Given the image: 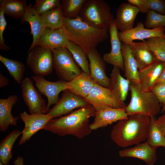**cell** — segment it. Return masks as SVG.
Wrapping results in <instances>:
<instances>
[{
	"label": "cell",
	"instance_id": "obj_1",
	"mask_svg": "<svg viewBox=\"0 0 165 165\" xmlns=\"http://www.w3.org/2000/svg\"><path fill=\"white\" fill-rule=\"evenodd\" d=\"M95 112L92 106L89 105L67 115L51 119L43 130L61 136L72 135L82 138L92 131L89 124V119L95 116Z\"/></svg>",
	"mask_w": 165,
	"mask_h": 165
},
{
	"label": "cell",
	"instance_id": "obj_2",
	"mask_svg": "<svg viewBox=\"0 0 165 165\" xmlns=\"http://www.w3.org/2000/svg\"><path fill=\"white\" fill-rule=\"evenodd\" d=\"M150 123L149 116L140 114L130 115L113 126L111 138L121 148L137 145L147 140Z\"/></svg>",
	"mask_w": 165,
	"mask_h": 165
},
{
	"label": "cell",
	"instance_id": "obj_3",
	"mask_svg": "<svg viewBox=\"0 0 165 165\" xmlns=\"http://www.w3.org/2000/svg\"><path fill=\"white\" fill-rule=\"evenodd\" d=\"M62 28L68 40L80 46L87 54L108 36V30L93 27L83 22L79 16L74 19L65 18Z\"/></svg>",
	"mask_w": 165,
	"mask_h": 165
},
{
	"label": "cell",
	"instance_id": "obj_4",
	"mask_svg": "<svg viewBox=\"0 0 165 165\" xmlns=\"http://www.w3.org/2000/svg\"><path fill=\"white\" fill-rule=\"evenodd\" d=\"M130 103L125 109L128 115L140 114L155 117L161 111L160 103L152 90L142 92L139 87L131 84Z\"/></svg>",
	"mask_w": 165,
	"mask_h": 165
},
{
	"label": "cell",
	"instance_id": "obj_5",
	"mask_svg": "<svg viewBox=\"0 0 165 165\" xmlns=\"http://www.w3.org/2000/svg\"><path fill=\"white\" fill-rule=\"evenodd\" d=\"M111 10L105 0H86L79 16L93 27L108 30L114 19Z\"/></svg>",
	"mask_w": 165,
	"mask_h": 165
},
{
	"label": "cell",
	"instance_id": "obj_6",
	"mask_svg": "<svg viewBox=\"0 0 165 165\" xmlns=\"http://www.w3.org/2000/svg\"><path fill=\"white\" fill-rule=\"evenodd\" d=\"M52 51L53 67L60 79L68 82L82 72L72 54L66 47L58 48Z\"/></svg>",
	"mask_w": 165,
	"mask_h": 165
},
{
	"label": "cell",
	"instance_id": "obj_7",
	"mask_svg": "<svg viewBox=\"0 0 165 165\" xmlns=\"http://www.w3.org/2000/svg\"><path fill=\"white\" fill-rule=\"evenodd\" d=\"M26 62L35 75L43 76L50 75L53 71L52 50L36 45L28 50Z\"/></svg>",
	"mask_w": 165,
	"mask_h": 165
},
{
	"label": "cell",
	"instance_id": "obj_8",
	"mask_svg": "<svg viewBox=\"0 0 165 165\" xmlns=\"http://www.w3.org/2000/svg\"><path fill=\"white\" fill-rule=\"evenodd\" d=\"M31 79L39 92L47 98L48 103L45 114L47 113L51 106L56 104L60 100L59 93L67 89V82L60 79L56 82L50 81L40 75H33Z\"/></svg>",
	"mask_w": 165,
	"mask_h": 165
},
{
	"label": "cell",
	"instance_id": "obj_9",
	"mask_svg": "<svg viewBox=\"0 0 165 165\" xmlns=\"http://www.w3.org/2000/svg\"><path fill=\"white\" fill-rule=\"evenodd\" d=\"M110 85L109 87L114 108H125L126 106L125 101L129 90L130 82L121 75L120 69L114 66L110 75Z\"/></svg>",
	"mask_w": 165,
	"mask_h": 165
},
{
	"label": "cell",
	"instance_id": "obj_10",
	"mask_svg": "<svg viewBox=\"0 0 165 165\" xmlns=\"http://www.w3.org/2000/svg\"><path fill=\"white\" fill-rule=\"evenodd\" d=\"M24 101L27 106L30 114H45L47 105L38 90L28 77L23 79L21 84Z\"/></svg>",
	"mask_w": 165,
	"mask_h": 165
},
{
	"label": "cell",
	"instance_id": "obj_11",
	"mask_svg": "<svg viewBox=\"0 0 165 165\" xmlns=\"http://www.w3.org/2000/svg\"><path fill=\"white\" fill-rule=\"evenodd\" d=\"M19 117L24 124L19 140V145L28 141L40 130L43 129L48 122L53 119L48 114H29L24 111L19 114Z\"/></svg>",
	"mask_w": 165,
	"mask_h": 165
},
{
	"label": "cell",
	"instance_id": "obj_12",
	"mask_svg": "<svg viewBox=\"0 0 165 165\" xmlns=\"http://www.w3.org/2000/svg\"><path fill=\"white\" fill-rule=\"evenodd\" d=\"M89 105L83 98L67 89L63 91L61 98L47 113L53 119L68 114L76 108Z\"/></svg>",
	"mask_w": 165,
	"mask_h": 165
},
{
	"label": "cell",
	"instance_id": "obj_13",
	"mask_svg": "<svg viewBox=\"0 0 165 165\" xmlns=\"http://www.w3.org/2000/svg\"><path fill=\"white\" fill-rule=\"evenodd\" d=\"M165 27L149 29L144 27L141 22L137 23L134 28L128 31L118 32L120 41L122 43L128 44L135 40L143 41L154 37L164 38Z\"/></svg>",
	"mask_w": 165,
	"mask_h": 165
},
{
	"label": "cell",
	"instance_id": "obj_14",
	"mask_svg": "<svg viewBox=\"0 0 165 165\" xmlns=\"http://www.w3.org/2000/svg\"><path fill=\"white\" fill-rule=\"evenodd\" d=\"M87 55L91 76L95 83L109 88L110 79L106 74L105 62L103 58L96 48L91 50Z\"/></svg>",
	"mask_w": 165,
	"mask_h": 165
},
{
	"label": "cell",
	"instance_id": "obj_15",
	"mask_svg": "<svg viewBox=\"0 0 165 165\" xmlns=\"http://www.w3.org/2000/svg\"><path fill=\"white\" fill-rule=\"evenodd\" d=\"M165 66V63L157 60L138 70L140 84L138 87L141 91L152 90Z\"/></svg>",
	"mask_w": 165,
	"mask_h": 165
},
{
	"label": "cell",
	"instance_id": "obj_16",
	"mask_svg": "<svg viewBox=\"0 0 165 165\" xmlns=\"http://www.w3.org/2000/svg\"><path fill=\"white\" fill-rule=\"evenodd\" d=\"M111 44V50L109 53H107L103 56L104 61L116 67L124 72V61L121 51L122 43L119 40L118 29L113 21L109 29Z\"/></svg>",
	"mask_w": 165,
	"mask_h": 165
},
{
	"label": "cell",
	"instance_id": "obj_17",
	"mask_svg": "<svg viewBox=\"0 0 165 165\" xmlns=\"http://www.w3.org/2000/svg\"><path fill=\"white\" fill-rule=\"evenodd\" d=\"M94 120L90 124L92 130L105 127L113 123L128 118L125 108H107L95 112Z\"/></svg>",
	"mask_w": 165,
	"mask_h": 165
},
{
	"label": "cell",
	"instance_id": "obj_18",
	"mask_svg": "<svg viewBox=\"0 0 165 165\" xmlns=\"http://www.w3.org/2000/svg\"><path fill=\"white\" fill-rule=\"evenodd\" d=\"M84 99L92 106L96 112L107 108H114L109 89L96 83Z\"/></svg>",
	"mask_w": 165,
	"mask_h": 165
},
{
	"label": "cell",
	"instance_id": "obj_19",
	"mask_svg": "<svg viewBox=\"0 0 165 165\" xmlns=\"http://www.w3.org/2000/svg\"><path fill=\"white\" fill-rule=\"evenodd\" d=\"M156 150L146 141L120 150L118 155L121 157L135 158L143 160L147 165H154L157 160Z\"/></svg>",
	"mask_w": 165,
	"mask_h": 165
},
{
	"label": "cell",
	"instance_id": "obj_20",
	"mask_svg": "<svg viewBox=\"0 0 165 165\" xmlns=\"http://www.w3.org/2000/svg\"><path fill=\"white\" fill-rule=\"evenodd\" d=\"M139 12L137 8L129 3L121 4L116 10L114 19L118 29L123 32L132 28L136 17Z\"/></svg>",
	"mask_w": 165,
	"mask_h": 165
},
{
	"label": "cell",
	"instance_id": "obj_21",
	"mask_svg": "<svg viewBox=\"0 0 165 165\" xmlns=\"http://www.w3.org/2000/svg\"><path fill=\"white\" fill-rule=\"evenodd\" d=\"M68 41L62 28L55 29L46 28L37 45L52 50L59 47H66Z\"/></svg>",
	"mask_w": 165,
	"mask_h": 165
},
{
	"label": "cell",
	"instance_id": "obj_22",
	"mask_svg": "<svg viewBox=\"0 0 165 165\" xmlns=\"http://www.w3.org/2000/svg\"><path fill=\"white\" fill-rule=\"evenodd\" d=\"M21 19L22 22H28L30 26V34L33 38L32 42L28 50H30L37 45L40 37L45 28L43 26L41 15L31 6H27Z\"/></svg>",
	"mask_w": 165,
	"mask_h": 165
},
{
	"label": "cell",
	"instance_id": "obj_23",
	"mask_svg": "<svg viewBox=\"0 0 165 165\" xmlns=\"http://www.w3.org/2000/svg\"><path fill=\"white\" fill-rule=\"evenodd\" d=\"M18 100L16 95H10L6 99H0V130L5 132L10 125L16 126L18 118L11 114L13 106Z\"/></svg>",
	"mask_w": 165,
	"mask_h": 165
},
{
	"label": "cell",
	"instance_id": "obj_24",
	"mask_svg": "<svg viewBox=\"0 0 165 165\" xmlns=\"http://www.w3.org/2000/svg\"><path fill=\"white\" fill-rule=\"evenodd\" d=\"M137 62L138 70L157 60L154 53L149 48L146 41L140 42L134 41L128 44Z\"/></svg>",
	"mask_w": 165,
	"mask_h": 165
},
{
	"label": "cell",
	"instance_id": "obj_25",
	"mask_svg": "<svg viewBox=\"0 0 165 165\" xmlns=\"http://www.w3.org/2000/svg\"><path fill=\"white\" fill-rule=\"evenodd\" d=\"M121 51L124 61L125 76L130 83L138 86L140 81L137 62L127 44L122 43Z\"/></svg>",
	"mask_w": 165,
	"mask_h": 165
},
{
	"label": "cell",
	"instance_id": "obj_26",
	"mask_svg": "<svg viewBox=\"0 0 165 165\" xmlns=\"http://www.w3.org/2000/svg\"><path fill=\"white\" fill-rule=\"evenodd\" d=\"M95 83L90 74L82 72L75 78L67 82V89L84 98L88 95Z\"/></svg>",
	"mask_w": 165,
	"mask_h": 165
},
{
	"label": "cell",
	"instance_id": "obj_27",
	"mask_svg": "<svg viewBox=\"0 0 165 165\" xmlns=\"http://www.w3.org/2000/svg\"><path fill=\"white\" fill-rule=\"evenodd\" d=\"M0 11L15 19L21 18L27 7L25 0H0Z\"/></svg>",
	"mask_w": 165,
	"mask_h": 165
},
{
	"label": "cell",
	"instance_id": "obj_28",
	"mask_svg": "<svg viewBox=\"0 0 165 165\" xmlns=\"http://www.w3.org/2000/svg\"><path fill=\"white\" fill-rule=\"evenodd\" d=\"M45 28L55 29L62 28L65 18L62 12L61 4L41 15Z\"/></svg>",
	"mask_w": 165,
	"mask_h": 165
},
{
	"label": "cell",
	"instance_id": "obj_29",
	"mask_svg": "<svg viewBox=\"0 0 165 165\" xmlns=\"http://www.w3.org/2000/svg\"><path fill=\"white\" fill-rule=\"evenodd\" d=\"M22 134L19 130L12 131L0 143V161L4 165L8 164L12 157V150L18 138Z\"/></svg>",
	"mask_w": 165,
	"mask_h": 165
},
{
	"label": "cell",
	"instance_id": "obj_30",
	"mask_svg": "<svg viewBox=\"0 0 165 165\" xmlns=\"http://www.w3.org/2000/svg\"><path fill=\"white\" fill-rule=\"evenodd\" d=\"M0 61L6 67L15 81L17 84H21L25 71L24 64L20 61L6 57L1 55Z\"/></svg>",
	"mask_w": 165,
	"mask_h": 165
},
{
	"label": "cell",
	"instance_id": "obj_31",
	"mask_svg": "<svg viewBox=\"0 0 165 165\" xmlns=\"http://www.w3.org/2000/svg\"><path fill=\"white\" fill-rule=\"evenodd\" d=\"M66 47L71 53L82 71L90 74L88 58L85 51L79 46L69 41Z\"/></svg>",
	"mask_w": 165,
	"mask_h": 165
},
{
	"label": "cell",
	"instance_id": "obj_32",
	"mask_svg": "<svg viewBox=\"0 0 165 165\" xmlns=\"http://www.w3.org/2000/svg\"><path fill=\"white\" fill-rule=\"evenodd\" d=\"M86 0H61V9L65 18L74 19L78 17Z\"/></svg>",
	"mask_w": 165,
	"mask_h": 165
},
{
	"label": "cell",
	"instance_id": "obj_33",
	"mask_svg": "<svg viewBox=\"0 0 165 165\" xmlns=\"http://www.w3.org/2000/svg\"><path fill=\"white\" fill-rule=\"evenodd\" d=\"M155 117H150V123L146 141L152 147H165V136L155 123Z\"/></svg>",
	"mask_w": 165,
	"mask_h": 165
},
{
	"label": "cell",
	"instance_id": "obj_34",
	"mask_svg": "<svg viewBox=\"0 0 165 165\" xmlns=\"http://www.w3.org/2000/svg\"><path fill=\"white\" fill-rule=\"evenodd\" d=\"M146 43L155 56L157 60L165 63V38L154 37L149 38Z\"/></svg>",
	"mask_w": 165,
	"mask_h": 165
},
{
	"label": "cell",
	"instance_id": "obj_35",
	"mask_svg": "<svg viewBox=\"0 0 165 165\" xmlns=\"http://www.w3.org/2000/svg\"><path fill=\"white\" fill-rule=\"evenodd\" d=\"M146 13L144 23V25L146 28L151 29L165 27V15H161L150 10Z\"/></svg>",
	"mask_w": 165,
	"mask_h": 165
},
{
	"label": "cell",
	"instance_id": "obj_36",
	"mask_svg": "<svg viewBox=\"0 0 165 165\" xmlns=\"http://www.w3.org/2000/svg\"><path fill=\"white\" fill-rule=\"evenodd\" d=\"M59 0H36L33 8L40 15L60 5Z\"/></svg>",
	"mask_w": 165,
	"mask_h": 165
},
{
	"label": "cell",
	"instance_id": "obj_37",
	"mask_svg": "<svg viewBox=\"0 0 165 165\" xmlns=\"http://www.w3.org/2000/svg\"><path fill=\"white\" fill-rule=\"evenodd\" d=\"M152 90L159 101L162 104L161 108L162 113L165 111V83H159L156 84Z\"/></svg>",
	"mask_w": 165,
	"mask_h": 165
},
{
	"label": "cell",
	"instance_id": "obj_38",
	"mask_svg": "<svg viewBox=\"0 0 165 165\" xmlns=\"http://www.w3.org/2000/svg\"><path fill=\"white\" fill-rule=\"evenodd\" d=\"M4 14L3 11H0V49L2 50L8 51L10 49V47L7 46L5 43L3 37L4 31L7 24Z\"/></svg>",
	"mask_w": 165,
	"mask_h": 165
},
{
	"label": "cell",
	"instance_id": "obj_39",
	"mask_svg": "<svg viewBox=\"0 0 165 165\" xmlns=\"http://www.w3.org/2000/svg\"><path fill=\"white\" fill-rule=\"evenodd\" d=\"M149 10L165 15V0H147Z\"/></svg>",
	"mask_w": 165,
	"mask_h": 165
},
{
	"label": "cell",
	"instance_id": "obj_40",
	"mask_svg": "<svg viewBox=\"0 0 165 165\" xmlns=\"http://www.w3.org/2000/svg\"><path fill=\"white\" fill-rule=\"evenodd\" d=\"M127 1L136 6L142 13H147L149 10L147 0H128Z\"/></svg>",
	"mask_w": 165,
	"mask_h": 165
},
{
	"label": "cell",
	"instance_id": "obj_41",
	"mask_svg": "<svg viewBox=\"0 0 165 165\" xmlns=\"http://www.w3.org/2000/svg\"><path fill=\"white\" fill-rule=\"evenodd\" d=\"M163 114L156 119L155 123L165 136V111Z\"/></svg>",
	"mask_w": 165,
	"mask_h": 165
},
{
	"label": "cell",
	"instance_id": "obj_42",
	"mask_svg": "<svg viewBox=\"0 0 165 165\" xmlns=\"http://www.w3.org/2000/svg\"><path fill=\"white\" fill-rule=\"evenodd\" d=\"M8 79L3 74H0V88H2L7 86L9 84Z\"/></svg>",
	"mask_w": 165,
	"mask_h": 165
},
{
	"label": "cell",
	"instance_id": "obj_43",
	"mask_svg": "<svg viewBox=\"0 0 165 165\" xmlns=\"http://www.w3.org/2000/svg\"><path fill=\"white\" fill-rule=\"evenodd\" d=\"M159 83H165V66L157 79L156 84Z\"/></svg>",
	"mask_w": 165,
	"mask_h": 165
},
{
	"label": "cell",
	"instance_id": "obj_44",
	"mask_svg": "<svg viewBox=\"0 0 165 165\" xmlns=\"http://www.w3.org/2000/svg\"><path fill=\"white\" fill-rule=\"evenodd\" d=\"M24 160L22 157L18 156L14 161V165H24Z\"/></svg>",
	"mask_w": 165,
	"mask_h": 165
},
{
	"label": "cell",
	"instance_id": "obj_45",
	"mask_svg": "<svg viewBox=\"0 0 165 165\" xmlns=\"http://www.w3.org/2000/svg\"><path fill=\"white\" fill-rule=\"evenodd\" d=\"M0 165H4L0 161Z\"/></svg>",
	"mask_w": 165,
	"mask_h": 165
},
{
	"label": "cell",
	"instance_id": "obj_46",
	"mask_svg": "<svg viewBox=\"0 0 165 165\" xmlns=\"http://www.w3.org/2000/svg\"><path fill=\"white\" fill-rule=\"evenodd\" d=\"M165 38V37H164Z\"/></svg>",
	"mask_w": 165,
	"mask_h": 165
}]
</instances>
